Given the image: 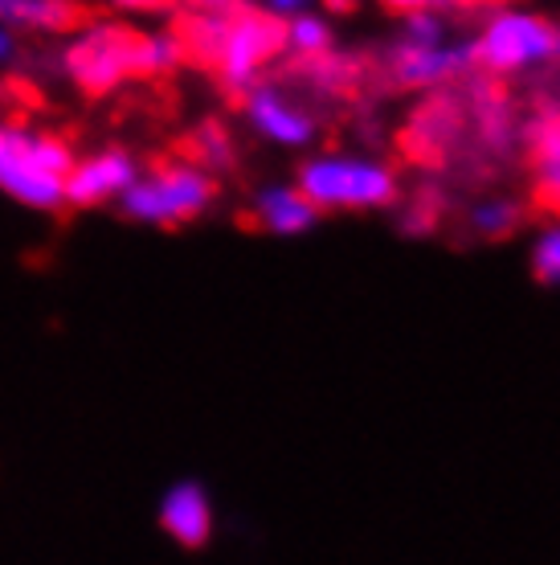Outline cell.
<instances>
[{
	"label": "cell",
	"mask_w": 560,
	"mask_h": 565,
	"mask_svg": "<svg viewBox=\"0 0 560 565\" xmlns=\"http://www.w3.org/2000/svg\"><path fill=\"white\" fill-rule=\"evenodd\" d=\"M475 226H478V234L499 238V234H507V230L516 226V205H507V201H491V205L475 210Z\"/></svg>",
	"instance_id": "obj_16"
},
{
	"label": "cell",
	"mask_w": 560,
	"mask_h": 565,
	"mask_svg": "<svg viewBox=\"0 0 560 565\" xmlns=\"http://www.w3.org/2000/svg\"><path fill=\"white\" fill-rule=\"evenodd\" d=\"M478 57V45H413L406 42L397 50V83L406 86H430V83H442L450 74L466 71L471 62Z\"/></svg>",
	"instance_id": "obj_9"
},
{
	"label": "cell",
	"mask_w": 560,
	"mask_h": 565,
	"mask_svg": "<svg viewBox=\"0 0 560 565\" xmlns=\"http://www.w3.org/2000/svg\"><path fill=\"white\" fill-rule=\"evenodd\" d=\"M4 17L17 25L50 29V33H74V29H86L98 21V13L83 0H13Z\"/></svg>",
	"instance_id": "obj_11"
},
{
	"label": "cell",
	"mask_w": 560,
	"mask_h": 565,
	"mask_svg": "<svg viewBox=\"0 0 560 565\" xmlns=\"http://www.w3.org/2000/svg\"><path fill=\"white\" fill-rule=\"evenodd\" d=\"M189 152H193V160L229 164V140H225V131L217 128V124H205V128L196 131L193 140H189Z\"/></svg>",
	"instance_id": "obj_14"
},
{
	"label": "cell",
	"mask_w": 560,
	"mask_h": 565,
	"mask_svg": "<svg viewBox=\"0 0 560 565\" xmlns=\"http://www.w3.org/2000/svg\"><path fill=\"white\" fill-rule=\"evenodd\" d=\"M557 29L545 25L540 17H499L495 25L487 29V38L478 42V57L487 62L491 71H519L528 62H540V57L557 54Z\"/></svg>",
	"instance_id": "obj_5"
},
{
	"label": "cell",
	"mask_w": 560,
	"mask_h": 565,
	"mask_svg": "<svg viewBox=\"0 0 560 565\" xmlns=\"http://www.w3.org/2000/svg\"><path fill=\"white\" fill-rule=\"evenodd\" d=\"M536 189L540 201L560 210V119H548L536 131Z\"/></svg>",
	"instance_id": "obj_13"
},
{
	"label": "cell",
	"mask_w": 560,
	"mask_h": 565,
	"mask_svg": "<svg viewBox=\"0 0 560 565\" xmlns=\"http://www.w3.org/2000/svg\"><path fill=\"white\" fill-rule=\"evenodd\" d=\"M315 205H311L299 189H274L267 198L258 201V217H262V226L279 230V234H299V230H308L315 222Z\"/></svg>",
	"instance_id": "obj_12"
},
{
	"label": "cell",
	"mask_w": 560,
	"mask_h": 565,
	"mask_svg": "<svg viewBox=\"0 0 560 565\" xmlns=\"http://www.w3.org/2000/svg\"><path fill=\"white\" fill-rule=\"evenodd\" d=\"M250 119L267 131L270 140H282V143L311 140V128H315V124H311L308 115L299 111L291 99H282L279 90H270V86L250 90Z\"/></svg>",
	"instance_id": "obj_10"
},
{
	"label": "cell",
	"mask_w": 560,
	"mask_h": 565,
	"mask_svg": "<svg viewBox=\"0 0 560 565\" xmlns=\"http://www.w3.org/2000/svg\"><path fill=\"white\" fill-rule=\"evenodd\" d=\"M385 9H392V13H426L434 0H380Z\"/></svg>",
	"instance_id": "obj_18"
},
{
	"label": "cell",
	"mask_w": 560,
	"mask_h": 565,
	"mask_svg": "<svg viewBox=\"0 0 560 565\" xmlns=\"http://www.w3.org/2000/svg\"><path fill=\"white\" fill-rule=\"evenodd\" d=\"M287 42H291L303 57H315V54H323V50H327V29H323L320 21L303 17V21L287 25Z\"/></svg>",
	"instance_id": "obj_15"
},
{
	"label": "cell",
	"mask_w": 560,
	"mask_h": 565,
	"mask_svg": "<svg viewBox=\"0 0 560 565\" xmlns=\"http://www.w3.org/2000/svg\"><path fill=\"white\" fill-rule=\"evenodd\" d=\"M201 13H222V9H234L238 0H193Z\"/></svg>",
	"instance_id": "obj_20"
},
{
	"label": "cell",
	"mask_w": 560,
	"mask_h": 565,
	"mask_svg": "<svg viewBox=\"0 0 560 565\" xmlns=\"http://www.w3.org/2000/svg\"><path fill=\"white\" fill-rule=\"evenodd\" d=\"M282 45H287V25L282 21L234 4V9H225L222 45H217V57H213L209 71L222 78L225 90H246L254 83V74L262 71Z\"/></svg>",
	"instance_id": "obj_2"
},
{
	"label": "cell",
	"mask_w": 560,
	"mask_h": 565,
	"mask_svg": "<svg viewBox=\"0 0 560 565\" xmlns=\"http://www.w3.org/2000/svg\"><path fill=\"white\" fill-rule=\"evenodd\" d=\"M274 4H282V9H294V4H299V0H274Z\"/></svg>",
	"instance_id": "obj_21"
},
{
	"label": "cell",
	"mask_w": 560,
	"mask_h": 565,
	"mask_svg": "<svg viewBox=\"0 0 560 565\" xmlns=\"http://www.w3.org/2000/svg\"><path fill=\"white\" fill-rule=\"evenodd\" d=\"M131 184H136L131 160H127L123 152H103V156H95V160L74 164V169L66 172V181H62V193H66V205L90 210V205L115 198V193H123Z\"/></svg>",
	"instance_id": "obj_7"
},
{
	"label": "cell",
	"mask_w": 560,
	"mask_h": 565,
	"mask_svg": "<svg viewBox=\"0 0 560 565\" xmlns=\"http://www.w3.org/2000/svg\"><path fill=\"white\" fill-rule=\"evenodd\" d=\"M0 54H4V38H0Z\"/></svg>",
	"instance_id": "obj_23"
},
{
	"label": "cell",
	"mask_w": 560,
	"mask_h": 565,
	"mask_svg": "<svg viewBox=\"0 0 560 565\" xmlns=\"http://www.w3.org/2000/svg\"><path fill=\"white\" fill-rule=\"evenodd\" d=\"M299 193L315 205V210H373L392 201L397 184L377 164H360V160H320L303 169Z\"/></svg>",
	"instance_id": "obj_4"
},
{
	"label": "cell",
	"mask_w": 560,
	"mask_h": 565,
	"mask_svg": "<svg viewBox=\"0 0 560 565\" xmlns=\"http://www.w3.org/2000/svg\"><path fill=\"white\" fill-rule=\"evenodd\" d=\"M536 275L545 282H560V230L545 234L536 246Z\"/></svg>",
	"instance_id": "obj_17"
},
{
	"label": "cell",
	"mask_w": 560,
	"mask_h": 565,
	"mask_svg": "<svg viewBox=\"0 0 560 565\" xmlns=\"http://www.w3.org/2000/svg\"><path fill=\"white\" fill-rule=\"evenodd\" d=\"M459 4H487V0H459Z\"/></svg>",
	"instance_id": "obj_22"
},
{
	"label": "cell",
	"mask_w": 560,
	"mask_h": 565,
	"mask_svg": "<svg viewBox=\"0 0 560 565\" xmlns=\"http://www.w3.org/2000/svg\"><path fill=\"white\" fill-rule=\"evenodd\" d=\"M217 198V184L201 169H184V164H152V177L140 184H131L123 198V210L140 222H155V226H181L193 222L196 213L205 210Z\"/></svg>",
	"instance_id": "obj_3"
},
{
	"label": "cell",
	"mask_w": 560,
	"mask_h": 565,
	"mask_svg": "<svg viewBox=\"0 0 560 565\" xmlns=\"http://www.w3.org/2000/svg\"><path fill=\"white\" fill-rule=\"evenodd\" d=\"M176 62L181 57H176V45L169 38H152L143 29L127 25H107L74 45L66 54V71L83 95L103 99L127 78H155V74L172 71Z\"/></svg>",
	"instance_id": "obj_1"
},
{
	"label": "cell",
	"mask_w": 560,
	"mask_h": 565,
	"mask_svg": "<svg viewBox=\"0 0 560 565\" xmlns=\"http://www.w3.org/2000/svg\"><path fill=\"white\" fill-rule=\"evenodd\" d=\"M0 184H4L13 198L37 205V210H62V205H66L62 181L50 177V172L33 160L29 136H21V131H0Z\"/></svg>",
	"instance_id": "obj_6"
},
{
	"label": "cell",
	"mask_w": 560,
	"mask_h": 565,
	"mask_svg": "<svg viewBox=\"0 0 560 565\" xmlns=\"http://www.w3.org/2000/svg\"><path fill=\"white\" fill-rule=\"evenodd\" d=\"M115 4H123V9H143V13H164V9H172V0H115Z\"/></svg>",
	"instance_id": "obj_19"
},
{
	"label": "cell",
	"mask_w": 560,
	"mask_h": 565,
	"mask_svg": "<svg viewBox=\"0 0 560 565\" xmlns=\"http://www.w3.org/2000/svg\"><path fill=\"white\" fill-rule=\"evenodd\" d=\"M160 524L176 545L184 550H201L213 533V509H209V495L201 492L196 483H176L164 504H160Z\"/></svg>",
	"instance_id": "obj_8"
}]
</instances>
